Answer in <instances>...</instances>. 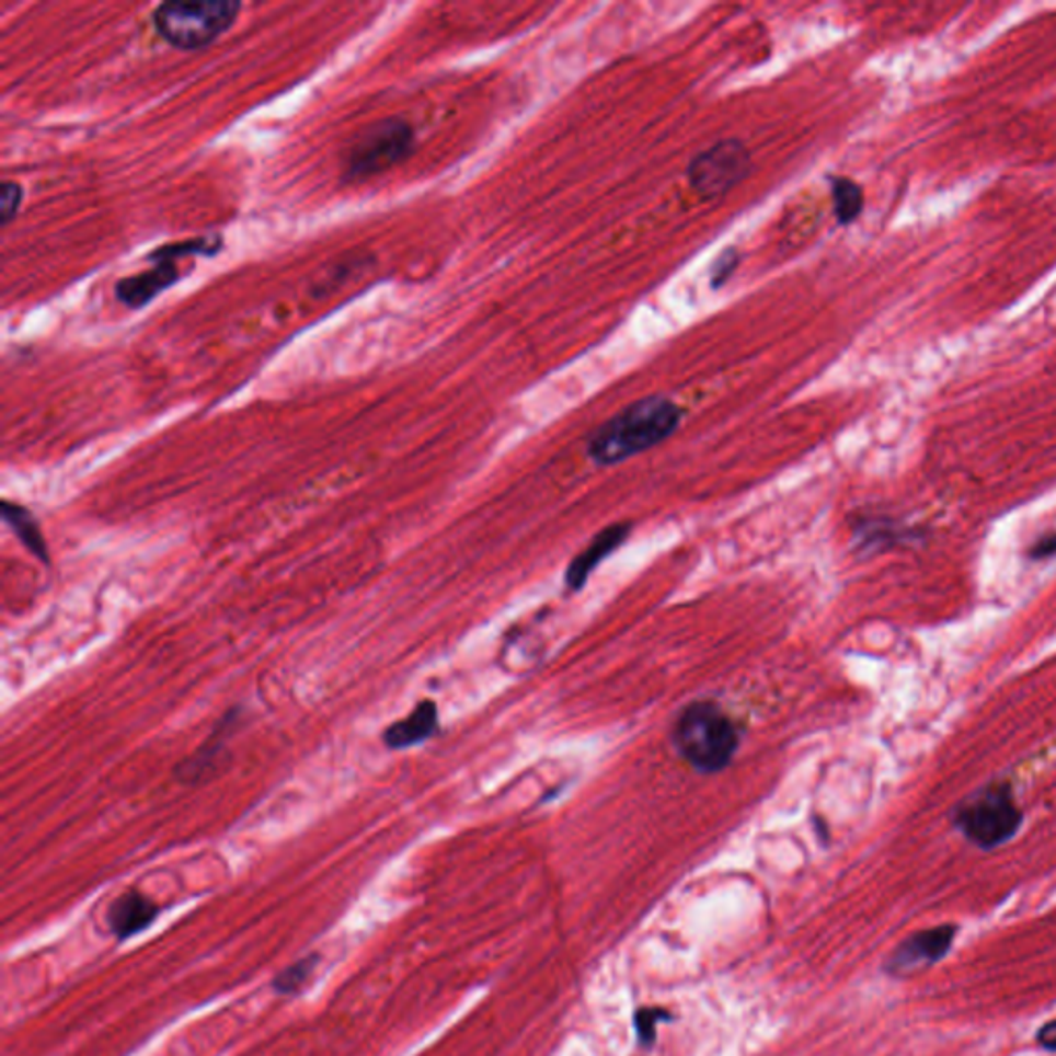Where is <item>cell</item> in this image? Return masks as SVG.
I'll return each mask as SVG.
<instances>
[{
  "label": "cell",
  "instance_id": "obj_1",
  "mask_svg": "<svg viewBox=\"0 0 1056 1056\" xmlns=\"http://www.w3.org/2000/svg\"><path fill=\"white\" fill-rule=\"evenodd\" d=\"M681 422L684 409L673 399L644 397L597 427L588 438L586 455L599 467L625 462L669 440Z\"/></svg>",
  "mask_w": 1056,
  "mask_h": 1056
},
{
  "label": "cell",
  "instance_id": "obj_2",
  "mask_svg": "<svg viewBox=\"0 0 1056 1056\" xmlns=\"http://www.w3.org/2000/svg\"><path fill=\"white\" fill-rule=\"evenodd\" d=\"M670 741L696 772L719 774L737 756L741 733L735 719L719 702L693 700L677 714Z\"/></svg>",
  "mask_w": 1056,
  "mask_h": 1056
},
{
  "label": "cell",
  "instance_id": "obj_3",
  "mask_svg": "<svg viewBox=\"0 0 1056 1056\" xmlns=\"http://www.w3.org/2000/svg\"><path fill=\"white\" fill-rule=\"evenodd\" d=\"M242 11L236 0L163 2L153 11V27L170 46L200 50L223 36Z\"/></svg>",
  "mask_w": 1056,
  "mask_h": 1056
},
{
  "label": "cell",
  "instance_id": "obj_4",
  "mask_svg": "<svg viewBox=\"0 0 1056 1056\" xmlns=\"http://www.w3.org/2000/svg\"><path fill=\"white\" fill-rule=\"evenodd\" d=\"M1021 819L1023 815L1007 784L976 792L955 813L957 828L980 848H995L1011 840L1020 829Z\"/></svg>",
  "mask_w": 1056,
  "mask_h": 1056
},
{
  "label": "cell",
  "instance_id": "obj_5",
  "mask_svg": "<svg viewBox=\"0 0 1056 1056\" xmlns=\"http://www.w3.org/2000/svg\"><path fill=\"white\" fill-rule=\"evenodd\" d=\"M415 147V133L411 124L401 118H387L371 124L353 141L345 174L352 180L382 174L397 163L405 161Z\"/></svg>",
  "mask_w": 1056,
  "mask_h": 1056
},
{
  "label": "cell",
  "instance_id": "obj_6",
  "mask_svg": "<svg viewBox=\"0 0 1056 1056\" xmlns=\"http://www.w3.org/2000/svg\"><path fill=\"white\" fill-rule=\"evenodd\" d=\"M751 170V156L737 139L716 142L700 151L687 168L691 188L704 198H716L735 188Z\"/></svg>",
  "mask_w": 1056,
  "mask_h": 1056
},
{
  "label": "cell",
  "instance_id": "obj_7",
  "mask_svg": "<svg viewBox=\"0 0 1056 1056\" xmlns=\"http://www.w3.org/2000/svg\"><path fill=\"white\" fill-rule=\"evenodd\" d=\"M634 525L632 523H613L599 530L593 541L582 549L581 553L567 564L565 570V588L578 593L584 584L593 576L602 560H607L617 547L623 546L630 537Z\"/></svg>",
  "mask_w": 1056,
  "mask_h": 1056
},
{
  "label": "cell",
  "instance_id": "obj_8",
  "mask_svg": "<svg viewBox=\"0 0 1056 1056\" xmlns=\"http://www.w3.org/2000/svg\"><path fill=\"white\" fill-rule=\"evenodd\" d=\"M161 915L158 902L145 896L137 889H128L110 904L106 922L118 941H126L135 934L147 931Z\"/></svg>",
  "mask_w": 1056,
  "mask_h": 1056
},
{
  "label": "cell",
  "instance_id": "obj_9",
  "mask_svg": "<svg viewBox=\"0 0 1056 1056\" xmlns=\"http://www.w3.org/2000/svg\"><path fill=\"white\" fill-rule=\"evenodd\" d=\"M955 927H937L908 937L889 960V969L896 974L927 968L939 962L951 948Z\"/></svg>",
  "mask_w": 1056,
  "mask_h": 1056
},
{
  "label": "cell",
  "instance_id": "obj_10",
  "mask_svg": "<svg viewBox=\"0 0 1056 1056\" xmlns=\"http://www.w3.org/2000/svg\"><path fill=\"white\" fill-rule=\"evenodd\" d=\"M182 271L177 266V261H156L149 271H142L139 275L124 277L116 283V298L120 303L130 310L145 308L149 301L156 300L159 294L176 285Z\"/></svg>",
  "mask_w": 1056,
  "mask_h": 1056
},
{
  "label": "cell",
  "instance_id": "obj_11",
  "mask_svg": "<svg viewBox=\"0 0 1056 1056\" xmlns=\"http://www.w3.org/2000/svg\"><path fill=\"white\" fill-rule=\"evenodd\" d=\"M438 731H440L438 705L432 700H423L406 714L403 721L392 722L384 731L382 741L388 749L399 751L432 739Z\"/></svg>",
  "mask_w": 1056,
  "mask_h": 1056
},
{
  "label": "cell",
  "instance_id": "obj_12",
  "mask_svg": "<svg viewBox=\"0 0 1056 1056\" xmlns=\"http://www.w3.org/2000/svg\"><path fill=\"white\" fill-rule=\"evenodd\" d=\"M236 712L238 710H231V716H226L223 721H219L217 728L213 731L209 741L196 749V754L188 759H184L180 766L176 768V776L180 782H188V784H196L205 778H211L215 774V766H217V759L223 754L226 749V739L233 728V722H236Z\"/></svg>",
  "mask_w": 1056,
  "mask_h": 1056
},
{
  "label": "cell",
  "instance_id": "obj_13",
  "mask_svg": "<svg viewBox=\"0 0 1056 1056\" xmlns=\"http://www.w3.org/2000/svg\"><path fill=\"white\" fill-rule=\"evenodd\" d=\"M0 510H2L4 523L13 528V532L18 535V539L23 543V547H25L34 558H37L39 562L48 564V562H50L48 543H46L44 532H42L39 523H37L36 516L32 514V510H27L25 506L15 504V502H9V500L2 502Z\"/></svg>",
  "mask_w": 1056,
  "mask_h": 1056
},
{
  "label": "cell",
  "instance_id": "obj_14",
  "mask_svg": "<svg viewBox=\"0 0 1056 1056\" xmlns=\"http://www.w3.org/2000/svg\"><path fill=\"white\" fill-rule=\"evenodd\" d=\"M831 203L838 223L848 226L857 221L863 213V188L848 177H831Z\"/></svg>",
  "mask_w": 1056,
  "mask_h": 1056
},
{
  "label": "cell",
  "instance_id": "obj_15",
  "mask_svg": "<svg viewBox=\"0 0 1056 1056\" xmlns=\"http://www.w3.org/2000/svg\"><path fill=\"white\" fill-rule=\"evenodd\" d=\"M318 964H320V953H310L306 957H301L298 962H294L291 966L282 969L273 983H271V988L277 992V995H298L301 992L308 983L312 980L314 972H317Z\"/></svg>",
  "mask_w": 1056,
  "mask_h": 1056
},
{
  "label": "cell",
  "instance_id": "obj_16",
  "mask_svg": "<svg viewBox=\"0 0 1056 1056\" xmlns=\"http://www.w3.org/2000/svg\"><path fill=\"white\" fill-rule=\"evenodd\" d=\"M221 246H223L221 236H205V238H194V240H184V242H176V244L159 246L156 252L149 254V261L156 263V261H177V259H184V256H215L221 250Z\"/></svg>",
  "mask_w": 1056,
  "mask_h": 1056
},
{
  "label": "cell",
  "instance_id": "obj_17",
  "mask_svg": "<svg viewBox=\"0 0 1056 1056\" xmlns=\"http://www.w3.org/2000/svg\"><path fill=\"white\" fill-rule=\"evenodd\" d=\"M23 205V186L13 180L2 182L0 186V226L7 228Z\"/></svg>",
  "mask_w": 1056,
  "mask_h": 1056
},
{
  "label": "cell",
  "instance_id": "obj_18",
  "mask_svg": "<svg viewBox=\"0 0 1056 1056\" xmlns=\"http://www.w3.org/2000/svg\"><path fill=\"white\" fill-rule=\"evenodd\" d=\"M667 1018H669V1013L663 1011V1009H640L635 1013V1032H638L640 1044H644V1046L654 1044L656 1025H658V1021L667 1020Z\"/></svg>",
  "mask_w": 1056,
  "mask_h": 1056
},
{
  "label": "cell",
  "instance_id": "obj_19",
  "mask_svg": "<svg viewBox=\"0 0 1056 1056\" xmlns=\"http://www.w3.org/2000/svg\"><path fill=\"white\" fill-rule=\"evenodd\" d=\"M739 266V252L737 250H726L722 254L721 259L714 264V271H712V285L714 287H721L724 283L731 279V275L735 273V268Z\"/></svg>",
  "mask_w": 1056,
  "mask_h": 1056
},
{
  "label": "cell",
  "instance_id": "obj_20",
  "mask_svg": "<svg viewBox=\"0 0 1056 1056\" xmlns=\"http://www.w3.org/2000/svg\"><path fill=\"white\" fill-rule=\"evenodd\" d=\"M1056 553V535H1051V537H1042L1036 546L1032 547L1030 555L1036 558V560H1044V558H1051Z\"/></svg>",
  "mask_w": 1056,
  "mask_h": 1056
},
{
  "label": "cell",
  "instance_id": "obj_21",
  "mask_svg": "<svg viewBox=\"0 0 1056 1056\" xmlns=\"http://www.w3.org/2000/svg\"><path fill=\"white\" fill-rule=\"evenodd\" d=\"M1040 1046L1056 1051V1021H1048L1038 1032Z\"/></svg>",
  "mask_w": 1056,
  "mask_h": 1056
}]
</instances>
